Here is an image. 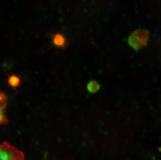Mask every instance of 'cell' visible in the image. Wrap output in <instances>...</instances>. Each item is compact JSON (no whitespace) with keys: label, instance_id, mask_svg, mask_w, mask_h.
<instances>
[{"label":"cell","instance_id":"8992f818","mask_svg":"<svg viewBox=\"0 0 161 160\" xmlns=\"http://www.w3.org/2000/svg\"><path fill=\"white\" fill-rule=\"evenodd\" d=\"M8 82L11 86L16 87L19 84L20 79L17 76H12L9 77Z\"/></svg>","mask_w":161,"mask_h":160},{"label":"cell","instance_id":"7a4b0ae2","mask_svg":"<svg viewBox=\"0 0 161 160\" xmlns=\"http://www.w3.org/2000/svg\"><path fill=\"white\" fill-rule=\"evenodd\" d=\"M149 40V32L145 30L139 29L135 31L129 35L128 43L134 50L139 51L147 45Z\"/></svg>","mask_w":161,"mask_h":160},{"label":"cell","instance_id":"277c9868","mask_svg":"<svg viewBox=\"0 0 161 160\" xmlns=\"http://www.w3.org/2000/svg\"><path fill=\"white\" fill-rule=\"evenodd\" d=\"M54 45L58 47H63L66 45V40L64 35L60 33L55 35L53 40Z\"/></svg>","mask_w":161,"mask_h":160},{"label":"cell","instance_id":"3957f363","mask_svg":"<svg viewBox=\"0 0 161 160\" xmlns=\"http://www.w3.org/2000/svg\"><path fill=\"white\" fill-rule=\"evenodd\" d=\"M8 98L4 93L0 90V125L7 124L8 118L6 115Z\"/></svg>","mask_w":161,"mask_h":160},{"label":"cell","instance_id":"5b68a950","mask_svg":"<svg viewBox=\"0 0 161 160\" xmlns=\"http://www.w3.org/2000/svg\"><path fill=\"white\" fill-rule=\"evenodd\" d=\"M100 88V85L99 83L96 81H91L89 82L87 85V89L90 93H95L99 91Z\"/></svg>","mask_w":161,"mask_h":160},{"label":"cell","instance_id":"6da1fadb","mask_svg":"<svg viewBox=\"0 0 161 160\" xmlns=\"http://www.w3.org/2000/svg\"><path fill=\"white\" fill-rule=\"evenodd\" d=\"M0 160H25L23 151L6 142L0 144Z\"/></svg>","mask_w":161,"mask_h":160}]
</instances>
